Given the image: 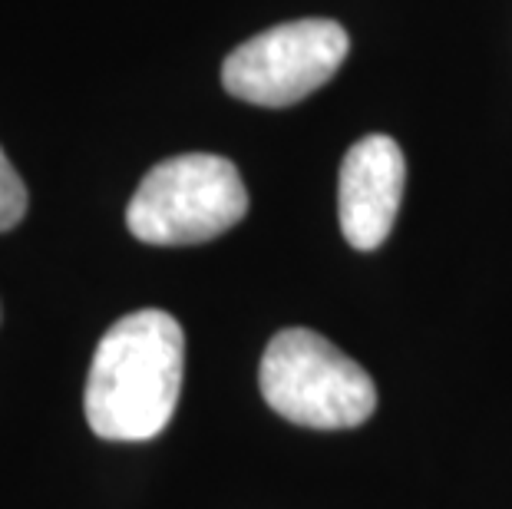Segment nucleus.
Returning <instances> with one entry per match:
<instances>
[{
	"instance_id": "obj_1",
	"label": "nucleus",
	"mask_w": 512,
	"mask_h": 509,
	"mask_svg": "<svg viewBox=\"0 0 512 509\" xmlns=\"http://www.w3.org/2000/svg\"><path fill=\"white\" fill-rule=\"evenodd\" d=\"M185 371V334L169 311L143 308L119 318L96 344L83 410L96 437L152 440L176 414Z\"/></svg>"
},
{
	"instance_id": "obj_2",
	"label": "nucleus",
	"mask_w": 512,
	"mask_h": 509,
	"mask_svg": "<svg viewBox=\"0 0 512 509\" xmlns=\"http://www.w3.org/2000/svg\"><path fill=\"white\" fill-rule=\"evenodd\" d=\"M258 387L278 417L311 430H351L377 410V387L324 334L285 328L268 341Z\"/></svg>"
},
{
	"instance_id": "obj_3",
	"label": "nucleus",
	"mask_w": 512,
	"mask_h": 509,
	"mask_svg": "<svg viewBox=\"0 0 512 509\" xmlns=\"http://www.w3.org/2000/svg\"><path fill=\"white\" fill-rule=\"evenodd\" d=\"M248 215V189L235 162L212 153L162 159L126 205V225L146 245H199Z\"/></svg>"
},
{
	"instance_id": "obj_4",
	"label": "nucleus",
	"mask_w": 512,
	"mask_h": 509,
	"mask_svg": "<svg viewBox=\"0 0 512 509\" xmlns=\"http://www.w3.org/2000/svg\"><path fill=\"white\" fill-rule=\"evenodd\" d=\"M351 50V37L337 20H291L268 27L228 53L225 90L255 106H291L321 90Z\"/></svg>"
},
{
	"instance_id": "obj_5",
	"label": "nucleus",
	"mask_w": 512,
	"mask_h": 509,
	"mask_svg": "<svg viewBox=\"0 0 512 509\" xmlns=\"http://www.w3.org/2000/svg\"><path fill=\"white\" fill-rule=\"evenodd\" d=\"M403 182L407 159L397 139L374 133L347 149L337 176V219L357 252H374L387 242L400 212Z\"/></svg>"
},
{
	"instance_id": "obj_6",
	"label": "nucleus",
	"mask_w": 512,
	"mask_h": 509,
	"mask_svg": "<svg viewBox=\"0 0 512 509\" xmlns=\"http://www.w3.org/2000/svg\"><path fill=\"white\" fill-rule=\"evenodd\" d=\"M27 212V186L10 166L7 153L0 149V232L14 229Z\"/></svg>"
}]
</instances>
